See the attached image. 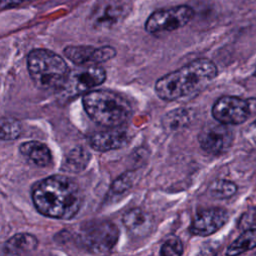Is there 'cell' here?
Masks as SVG:
<instances>
[{"label":"cell","mask_w":256,"mask_h":256,"mask_svg":"<svg viewBox=\"0 0 256 256\" xmlns=\"http://www.w3.org/2000/svg\"><path fill=\"white\" fill-rule=\"evenodd\" d=\"M38 246L37 238L29 233H18L6 241L3 252L7 255H23L34 251Z\"/></svg>","instance_id":"cell-16"},{"label":"cell","mask_w":256,"mask_h":256,"mask_svg":"<svg viewBox=\"0 0 256 256\" xmlns=\"http://www.w3.org/2000/svg\"><path fill=\"white\" fill-rule=\"evenodd\" d=\"M194 17V9L178 5L153 12L145 22V29L151 34L171 32L188 24Z\"/></svg>","instance_id":"cell-8"},{"label":"cell","mask_w":256,"mask_h":256,"mask_svg":"<svg viewBox=\"0 0 256 256\" xmlns=\"http://www.w3.org/2000/svg\"><path fill=\"white\" fill-rule=\"evenodd\" d=\"M183 253V245L179 238L172 237L168 239L161 247L160 254L164 256H175Z\"/></svg>","instance_id":"cell-23"},{"label":"cell","mask_w":256,"mask_h":256,"mask_svg":"<svg viewBox=\"0 0 256 256\" xmlns=\"http://www.w3.org/2000/svg\"><path fill=\"white\" fill-rule=\"evenodd\" d=\"M65 56L77 65L88 63L99 64L112 59L116 55V50L111 46L94 48L92 46H67L64 49Z\"/></svg>","instance_id":"cell-12"},{"label":"cell","mask_w":256,"mask_h":256,"mask_svg":"<svg viewBox=\"0 0 256 256\" xmlns=\"http://www.w3.org/2000/svg\"><path fill=\"white\" fill-rule=\"evenodd\" d=\"M229 219L228 212L219 207L207 208L196 213L190 231L197 236H208L222 228Z\"/></svg>","instance_id":"cell-11"},{"label":"cell","mask_w":256,"mask_h":256,"mask_svg":"<svg viewBox=\"0 0 256 256\" xmlns=\"http://www.w3.org/2000/svg\"><path fill=\"white\" fill-rule=\"evenodd\" d=\"M22 132L21 123L14 118L5 117L0 119V140L12 141L17 139Z\"/></svg>","instance_id":"cell-21"},{"label":"cell","mask_w":256,"mask_h":256,"mask_svg":"<svg viewBox=\"0 0 256 256\" xmlns=\"http://www.w3.org/2000/svg\"><path fill=\"white\" fill-rule=\"evenodd\" d=\"M27 68L33 83L40 89L62 88L69 68L64 59L47 49H34L27 57Z\"/></svg>","instance_id":"cell-4"},{"label":"cell","mask_w":256,"mask_h":256,"mask_svg":"<svg viewBox=\"0 0 256 256\" xmlns=\"http://www.w3.org/2000/svg\"><path fill=\"white\" fill-rule=\"evenodd\" d=\"M133 180H134V173L125 172L113 182L111 186V192L114 194H121L127 191L132 186Z\"/></svg>","instance_id":"cell-22"},{"label":"cell","mask_w":256,"mask_h":256,"mask_svg":"<svg viewBox=\"0 0 256 256\" xmlns=\"http://www.w3.org/2000/svg\"><path fill=\"white\" fill-rule=\"evenodd\" d=\"M256 247V228H250L242 232L227 248L226 254L238 255Z\"/></svg>","instance_id":"cell-18"},{"label":"cell","mask_w":256,"mask_h":256,"mask_svg":"<svg viewBox=\"0 0 256 256\" xmlns=\"http://www.w3.org/2000/svg\"><path fill=\"white\" fill-rule=\"evenodd\" d=\"M255 254H256V253H255Z\"/></svg>","instance_id":"cell-27"},{"label":"cell","mask_w":256,"mask_h":256,"mask_svg":"<svg viewBox=\"0 0 256 256\" xmlns=\"http://www.w3.org/2000/svg\"><path fill=\"white\" fill-rule=\"evenodd\" d=\"M217 74L214 62L206 58L195 59L159 78L155 83V92L162 100H177L203 89Z\"/></svg>","instance_id":"cell-2"},{"label":"cell","mask_w":256,"mask_h":256,"mask_svg":"<svg viewBox=\"0 0 256 256\" xmlns=\"http://www.w3.org/2000/svg\"><path fill=\"white\" fill-rule=\"evenodd\" d=\"M123 224L134 236H144L149 233L152 227V218L142 209L133 208L123 216Z\"/></svg>","instance_id":"cell-14"},{"label":"cell","mask_w":256,"mask_h":256,"mask_svg":"<svg viewBox=\"0 0 256 256\" xmlns=\"http://www.w3.org/2000/svg\"><path fill=\"white\" fill-rule=\"evenodd\" d=\"M255 75H256V71H255Z\"/></svg>","instance_id":"cell-26"},{"label":"cell","mask_w":256,"mask_h":256,"mask_svg":"<svg viewBox=\"0 0 256 256\" xmlns=\"http://www.w3.org/2000/svg\"><path fill=\"white\" fill-rule=\"evenodd\" d=\"M232 131L223 123H208L201 129L198 141L207 153L218 155L226 152L232 144Z\"/></svg>","instance_id":"cell-10"},{"label":"cell","mask_w":256,"mask_h":256,"mask_svg":"<svg viewBox=\"0 0 256 256\" xmlns=\"http://www.w3.org/2000/svg\"><path fill=\"white\" fill-rule=\"evenodd\" d=\"M19 151L27 160L39 167H47L52 163V153L48 146L39 141H27L20 145Z\"/></svg>","instance_id":"cell-15"},{"label":"cell","mask_w":256,"mask_h":256,"mask_svg":"<svg viewBox=\"0 0 256 256\" xmlns=\"http://www.w3.org/2000/svg\"><path fill=\"white\" fill-rule=\"evenodd\" d=\"M87 115L104 127H119L131 116V105L121 95L110 90H92L82 97Z\"/></svg>","instance_id":"cell-3"},{"label":"cell","mask_w":256,"mask_h":256,"mask_svg":"<svg viewBox=\"0 0 256 256\" xmlns=\"http://www.w3.org/2000/svg\"><path fill=\"white\" fill-rule=\"evenodd\" d=\"M106 79V71L97 64H84L69 70L67 79L62 86L70 96L86 93L92 88L101 85Z\"/></svg>","instance_id":"cell-9"},{"label":"cell","mask_w":256,"mask_h":256,"mask_svg":"<svg viewBox=\"0 0 256 256\" xmlns=\"http://www.w3.org/2000/svg\"><path fill=\"white\" fill-rule=\"evenodd\" d=\"M256 109V99L236 96L220 97L212 107L213 118L226 125H237L246 121Z\"/></svg>","instance_id":"cell-7"},{"label":"cell","mask_w":256,"mask_h":256,"mask_svg":"<svg viewBox=\"0 0 256 256\" xmlns=\"http://www.w3.org/2000/svg\"><path fill=\"white\" fill-rule=\"evenodd\" d=\"M91 154L82 146H76L65 154L61 163V170L67 173H79L89 164Z\"/></svg>","instance_id":"cell-17"},{"label":"cell","mask_w":256,"mask_h":256,"mask_svg":"<svg viewBox=\"0 0 256 256\" xmlns=\"http://www.w3.org/2000/svg\"><path fill=\"white\" fill-rule=\"evenodd\" d=\"M192 120V112L188 109H176L170 111L163 118V124L170 131L186 127Z\"/></svg>","instance_id":"cell-19"},{"label":"cell","mask_w":256,"mask_h":256,"mask_svg":"<svg viewBox=\"0 0 256 256\" xmlns=\"http://www.w3.org/2000/svg\"><path fill=\"white\" fill-rule=\"evenodd\" d=\"M208 191L210 195L214 198L227 199L232 197L236 193L237 186L232 181L225 179H217L211 183Z\"/></svg>","instance_id":"cell-20"},{"label":"cell","mask_w":256,"mask_h":256,"mask_svg":"<svg viewBox=\"0 0 256 256\" xmlns=\"http://www.w3.org/2000/svg\"><path fill=\"white\" fill-rule=\"evenodd\" d=\"M128 143V134L124 129L110 127L108 130L93 133L89 138L92 149L99 152H107L124 147Z\"/></svg>","instance_id":"cell-13"},{"label":"cell","mask_w":256,"mask_h":256,"mask_svg":"<svg viewBox=\"0 0 256 256\" xmlns=\"http://www.w3.org/2000/svg\"><path fill=\"white\" fill-rule=\"evenodd\" d=\"M132 8V0H98L91 9L88 23L97 31L110 30L120 24Z\"/></svg>","instance_id":"cell-5"},{"label":"cell","mask_w":256,"mask_h":256,"mask_svg":"<svg viewBox=\"0 0 256 256\" xmlns=\"http://www.w3.org/2000/svg\"><path fill=\"white\" fill-rule=\"evenodd\" d=\"M119 237L117 227L110 221L87 223L80 233L83 246L93 253H107L116 245Z\"/></svg>","instance_id":"cell-6"},{"label":"cell","mask_w":256,"mask_h":256,"mask_svg":"<svg viewBox=\"0 0 256 256\" xmlns=\"http://www.w3.org/2000/svg\"><path fill=\"white\" fill-rule=\"evenodd\" d=\"M32 1H35V0H0V8L1 9L12 8V7H16L21 4H26Z\"/></svg>","instance_id":"cell-24"},{"label":"cell","mask_w":256,"mask_h":256,"mask_svg":"<svg viewBox=\"0 0 256 256\" xmlns=\"http://www.w3.org/2000/svg\"><path fill=\"white\" fill-rule=\"evenodd\" d=\"M32 200L38 212L44 216L71 219L80 210L82 194L73 179L63 175H52L34 185Z\"/></svg>","instance_id":"cell-1"},{"label":"cell","mask_w":256,"mask_h":256,"mask_svg":"<svg viewBox=\"0 0 256 256\" xmlns=\"http://www.w3.org/2000/svg\"><path fill=\"white\" fill-rule=\"evenodd\" d=\"M246 137L254 146H256V120L248 126L246 130Z\"/></svg>","instance_id":"cell-25"}]
</instances>
